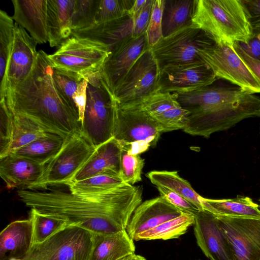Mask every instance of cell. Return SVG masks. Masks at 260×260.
Instances as JSON below:
<instances>
[{
  "mask_svg": "<svg viewBox=\"0 0 260 260\" xmlns=\"http://www.w3.org/2000/svg\"><path fill=\"white\" fill-rule=\"evenodd\" d=\"M21 189L20 201L49 217L76 225L94 234H109L126 230L142 201V188L127 183L95 195H77L60 189Z\"/></svg>",
  "mask_w": 260,
  "mask_h": 260,
  "instance_id": "6da1fadb",
  "label": "cell"
},
{
  "mask_svg": "<svg viewBox=\"0 0 260 260\" xmlns=\"http://www.w3.org/2000/svg\"><path fill=\"white\" fill-rule=\"evenodd\" d=\"M43 50L38 56L27 78L6 96L10 109L24 116L47 133L64 139L75 133L81 134L78 118L63 101L52 78V66Z\"/></svg>",
  "mask_w": 260,
  "mask_h": 260,
  "instance_id": "7a4b0ae2",
  "label": "cell"
},
{
  "mask_svg": "<svg viewBox=\"0 0 260 260\" xmlns=\"http://www.w3.org/2000/svg\"><path fill=\"white\" fill-rule=\"evenodd\" d=\"M190 92L176 94L180 106L189 112L183 131L209 138L248 118L260 117V98L238 86L214 83Z\"/></svg>",
  "mask_w": 260,
  "mask_h": 260,
  "instance_id": "3957f363",
  "label": "cell"
},
{
  "mask_svg": "<svg viewBox=\"0 0 260 260\" xmlns=\"http://www.w3.org/2000/svg\"><path fill=\"white\" fill-rule=\"evenodd\" d=\"M192 25L216 43H246L251 26L239 0H196Z\"/></svg>",
  "mask_w": 260,
  "mask_h": 260,
  "instance_id": "277c9868",
  "label": "cell"
},
{
  "mask_svg": "<svg viewBox=\"0 0 260 260\" xmlns=\"http://www.w3.org/2000/svg\"><path fill=\"white\" fill-rule=\"evenodd\" d=\"M81 134L95 148L113 137L115 102L99 71L89 74Z\"/></svg>",
  "mask_w": 260,
  "mask_h": 260,
  "instance_id": "5b68a950",
  "label": "cell"
},
{
  "mask_svg": "<svg viewBox=\"0 0 260 260\" xmlns=\"http://www.w3.org/2000/svg\"><path fill=\"white\" fill-rule=\"evenodd\" d=\"M94 234L70 224L40 243L32 244L23 260H90Z\"/></svg>",
  "mask_w": 260,
  "mask_h": 260,
  "instance_id": "8992f818",
  "label": "cell"
},
{
  "mask_svg": "<svg viewBox=\"0 0 260 260\" xmlns=\"http://www.w3.org/2000/svg\"><path fill=\"white\" fill-rule=\"evenodd\" d=\"M161 133L159 124L146 112L137 107L120 108L115 102L113 137L129 154L140 155L155 146Z\"/></svg>",
  "mask_w": 260,
  "mask_h": 260,
  "instance_id": "52a82bcc",
  "label": "cell"
},
{
  "mask_svg": "<svg viewBox=\"0 0 260 260\" xmlns=\"http://www.w3.org/2000/svg\"><path fill=\"white\" fill-rule=\"evenodd\" d=\"M215 43L210 35L192 25L162 38L151 49L160 71L167 66L204 62L200 51Z\"/></svg>",
  "mask_w": 260,
  "mask_h": 260,
  "instance_id": "ba28073f",
  "label": "cell"
},
{
  "mask_svg": "<svg viewBox=\"0 0 260 260\" xmlns=\"http://www.w3.org/2000/svg\"><path fill=\"white\" fill-rule=\"evenodd\" d=\"M95 149L80 133L68 136L58 153L46 164L40 179L26 189H45L54 184L68 186Z\"/></svg>",
  "mask_w": 260,
  "mask_h": 260,
  "instance_id": "9c48e42d",
  "label": "cell"
},
{
  "mask_svg": "<svg viewBox=\"0 0 260 260\" xmlns=\"http://www.w3.org/2000/svg\"><path fill=\"white\" fill-rule=\"evenodd\" d=\"M160 70L151 48L136 61L115 88L113 96L123 108L135 107L157 91Z\"/></svg>",
  "mask_w": 260,
  "mask_h": 260,
  "instance_id": "30bf717a",
  "label": "cell"
},
{
  "mask_svg": "<svg viewBox=\"0 0 260 260\" xmlns=\"http://www.w3.org/2000/svg\"><path fill=\"white\" fill-rule=\"evenodd\" d=\"M109 54L103 43L72 37L47 57L54 68L85 75L99 71Z\"/></svg>",
  "mask_w": 260,
  "mask_h": 260,
  "instance_id": "8fae6325",
  "label": "cell"
},
{
  "mask_svg": "<svg viewBox=\"0 0 260 260\" xmlns=\"http://www.w3.org/2000/svg\"><path fill=\"white\" fill-rule=\"evenodd\" d=\"M202 60L211 68L217 79L226 80L245 92L260 93V82L240 58L233 45L215 43L199 52Z\"/></svg>",
  "mask_w": 260,
  "mask_h": 260,
  "instance_id": "7c38bea8",
  "label": "cell"
},
{
  "mask_svg": "<svg viewBox=\"0 0 260 260\" xmlns=\"http://www.w3.org/2000/svg\"><path fill=\"white\" fill-rule=\"evenodd\" d=\"M216 216L235 260H260V217Z\"/></svg>",
  "mask_w": 260,
  "mask_h": 260,
  "instance_id": "4fadbf2b",
  "label": "cell"
},
{
  "mask_svg": "<svg viewBox=\"0 0 260 260\" xmlns=\"http://www.w3.org/2000/svg\"><path fill=\"white\" fill-rule=\"evenodd\" d=\"M217 80L205 62L167 66L160 71L157 91L186 93L210 85Z\"/></svg>",
  "mask_w": 260,
  "mask_h": 260,
  "instance_id": "5bb4252c",
  "label": "cell"
},
{
  "mask_svg": "<svg viewBox=\"0 0 260 260\" xmlns=\"http://www.w3.org/2000/svg\"><path fill=\"white\" fill-rule=\"evenodd\" d=\"M149 48L145 32L137 37L125 39L110 51L100 72L112 95L130 68Z\"/></svg>",
  "mask_w": 260,
  "mask_h": 260,
  "instance_id": "9a60e30c",
  "label": "cell"
},
{
  "mask_svg": "<svg viewBox=\"0 0 260 260\" xmlns=\"http://www.w3.org/2000/svg\"><path fill=\"white\" fill-rule=\"evenodd\" d=\"M193 225L197 245L206 257L210 260H235L232 246L215 214L199 210L194 215Z\"/></svg>",
  "mask_w": 260,
  "mask_h": 260,
  "instance_id": "2e32d148",
  "label": "cell"
},
{
  "mask_svg": "<svg viewBox=\"0 0 260 260\" xmlns=\"http://www.w3.org/2000/svg\"><path fill=\"white\" fill-rule=\"evenodd\" d=\"M14 35L13 45L6 72L7 92L14 89L27 78L38 56V43L16 22Z\"/></svg>",
  "mask_w": 260,
  "mask_h": 260,
  "instance_id": "e0dca14e",
  "label": "cell"
},
{
  "mask_svg": "<svg viewBox=\"0 0 260 260\" xmlns=\"http://www.w3.org/2000/svg\"><path fill=\"white\" fill-rule=\"evenodd\" d=\"M182 213L160 196L146 200L135 209L126 231L133 240L137 235L178 217Z\"/></svg>",
  "mask_w": 260,
  "mask_h": 260,
  "instance_id": "ac0fdd59",
  "label": "cell"
},
{
  "mask_svg": "<svg viewBox=\"0 0 260 260\" xmlns=\"http://www.w3.org/2000/svg\"><path fill=\"white\" fill-rule=\"evenodd\" d=\"M46 164L10 154L1 158L0 176L8 189L28 188L42 177Z\"/></svg>",
  "mask_w": 260,
  "mask_h": 260,
  "instance_id": "d6986e66",
  "label": "cell"
},
{
  "mask_svg": "<svg viewBox=\"0 0 260 260\" xmlns=\"http://www.w3.org/2000/svg\"><path fill=\"white\" fill-rule=\"evenodd\" d=\"M12 18L38 43L48 41L47 27V0H12Z\"/></svg>",
  "mask_w": 260,
  "mask_h": 260,
  "instance_id": "ffe728a7",
  "label": "cell"
},
{
  "mask_svg": "<svg viewBox=\"0 0 260 260\" xmlns=\"http://www.w3.org/2000/svg\"><path fill=\"white\" fill-rule=\"evenodd\" d=\"M122 150V145L114 137L101 144L95 148L89 159L76 174L71 183L100 174L120 176Z\"/></svg>",
  "mask_w": 260,
  "mask_h": 260,
  "instance_id": "44dd1931",
  "label": "cell"
},
{
  "mask_svg": "<svg viewBox=\"0 0 260 260\" xmlns=\"http://www.w3.org/2000/svg\"><path fill=\"white\" fill-rule=\"evenodd\" d=\"M135 22L128 13L119 19L95 24L88 28L73 30L72 37L88 38L106 45L110 51L125 39L133 37Z\"/></svg>",
  "mask_w": 260,
  "mask_h": 260,
  "instance_id": "7402d4cb",
  "label": "cell"
},
{
  "mask_svg": "<svg viewBox=\"0 0 260 260\" xmlns=\"http://www.w3.org/2000/svg\"><path fill=\"white\" fill-rule=\"evenodd\" d=\"M29 219L11 222L0 233V260L23 258L32 245Z\"/></svg>",
  "mask_w": 260,
  "mask_h": 260,
  "instance_id": "603a6c76",
  "label": "cell"
},
{
  "mask_svg": "<svg viewBox=\"0 0 260 260\" xmlns=\"http://www.w3.org/2000/svg\"><path fill=\"white\" fill-rule=\"evenodd\" d=\"M76 0H47V27L51 47H59L72 35Z\"/></svg>",
  "mask_w": 260,
  "mask_h": 260,
  "instance_id": "cb8c5ba5",
  "label": "cell"
},
{
  "mask_svg": "<svg viewBox=\"0 0 260 260\" xmlns=\"http://www.w3.org/2000/svg\"><path fill=\"white\" fill-rule=\"evenodd\" d=\"M134 240L126 230L109 234H94L90 260H118L135 254Z\"/></svg>",
  "mask_w": 260,
  "mask_h": 260,
  "instance_id": "d4e9b609",
  "label": "cell"
},
{
  "mask_svg": "<svg viewBox=\"0 0 260 260\" xmlns=\"http://www.w3.org/2000/svg\"><path fill=\"white\" fill-rule=\"evenodd\" d=\"M196 0H165L162 34L166 38L192 25Z\"/></svg>",
  "mask_w": 260,
  "mask_h": 260,
  "instance_id": "484cf974",
  "label": "cell"
},
{
  "mask_svg": "<svg viewBox=\"0 0 260 260\" xmlns=\"http://www.w3.org/2000/svg\"><path fill=\"white\" fill-rule=\"evenodd\" d=\"M204 210L216 215L260 217L259 205L248 197L237 196L230 199L214 200L201 196Z\"/></svg>",
  "mask_w": 260,
  "mask_h": 260,
  "instance_id": "4316f807",
  "label": "cell"
},
{
  "mask_svg": "<svg viewBox=\"0 0 260 260\" xmlns=\"http://www.w3.org/2000/svg\"><path fill=\"white\" fill-rule=\"evenodd\" d=\"M65 139L58 135L46 133L11 154L25 157L40 164H47L60 151Z\"/></svg>",
  "mask_w": 260,
  "mask_h": 260,
  "instance_id": "83f0119b",
  "label": "cell"
},
{
  "mask_svg": "<svg viewBox=\"0 0 260 260\" xmlns=\"http://www.w3.org/2000/svg\"><path fill=\"white\" fill-rule=\"evenodd\" d=\"M146 177L156 186L167 188L183 197L199 210H204L200 196L187 180L181 178L177 171H153L147 173Z\"/></svg>",
  "mask_w": 260,
  "mask_h": 260,
  "instance_id": "f1b7e54d",
  "label": "cell"
},
{
  "mask_svg": "<svg viewBox=\"0 0 260 260\" xmlns=\"http://www.w3.org/2000/svg\"><path fill=\"white\" fill-rule=\"evenodd\" d=\"M194 223V215L183 213L178 217L137 235L133 240H167L177 239L184 234Z\"/></svg>",
  "mask_w": 260,
  "mask_h": 260,
  "instance_id": "f546056e",
  "label": "cell"
},
{
  "mask_svg": "<svg viewBox=\"0 0 260 260\" xmlns=\"http://www.w3.org/2000/svg\"><path fill=\"white\" fill-rule=\"evenodd\" d=\"M125 183L119 175L104 173L73 182L68 186L73 194L88 196L101 194Z\"/></svg>",
  "mask_w": 260,
  "mask_h": 260,
  "instance_id": "4dcf8cb0",
  "label": "cell"
},
{
  "mask_svg": "<svg viewBox=\"0 0 260 260\" xmlns=\"http://www.w3.org/2000/svg\"><path fill=\"white\" fill-rule=\"evenodd\" d=\"M15 23L12 17L0 10V98L7 94L6 72L14 42Z\"/></svg>",
  "mask_w": 260,
  "mask_h": 260,
  "instance_id": "1f68e13d",
  "label": "cell"
},
{
  "mask_svg": "<svg viewBox=\"0 0 260 260\" xmlns=\"http://www.w3.org/2000/svg\"><path fill=\"white\" fill-rule=\"evenodd\" d=\"M11 112L13 127L8 155L47 133L27 117Z\"/></svg>",
  "mask_w": 260,
  "mask_h": 260,
  "instance_id": "d6a6232c",
  "label": "cell"
},
{
  "mask_svg": "<svg viewBox=\"0 0 260 260\" xmlns=\"http://www.w3.org/2000/svg\"><path fill=\"white\" fill-rule=\"evenodd\" d=\"M52 70L53 80L57 91L64 103L77 116L79 121L74 102V96L79 85L85 75L53 67Z\"/></svg>",
  "mask_w": 260,
  "mask_h": 260,
  "instance_id": "836d02e7",
  "label": "cell"
},
{
  "mask_svg": "<svg viewBox=\"0 0 260 260\" xmlns=\"http://www.w3.org/2000/svg\"><path fill=\"white\" fill-rule=\"evenodd\" d=\"M32 223V244L40 243L65 227L62 221L46 216L30 209L29 218Z\"/></svg>",
  "mask_w": 260,
  "mask_h": 260,
  "instance_id": "e575fe53",
  "label": "cell"
},
{
  "mask_svg": "<svg viewBox=\"0 0 260 260\" xmlns=\"http://www.w3.org/2000/svg\"><path fill=\"white\" fill-rule=\"evenodd\" d=\"M135 0H99L95 24L114 20L128 13Z\"/></svg>",
  "mask_w": 260,
  "mask_h": 260,
  "instance_id": "d590c367",
  "label": "cell"
},
{
  "mask_svg": "<svg viewBox=\"0 0 260 260\" xmlns=\"http://www.w3.org/2000/svg\"><path fill=\"white\" fill-rule=\"evenodd\" d=\"M99 0H76L72 17L73 30H82L95 25Z\"/></svg>",
  "mask_w": 260,
  "mask_h": 260,
  "instance_id": "8d00e7d4",
  "label": "cell"
},
{
  "mask_svg": "<svg viewBox=\"0 0 260 260\" xmlns=\"http://www.w3.org/2000/svg\"><path fill=\"white\" fill-rule=\"evenodd\" d=\"M144 159L139 154H130L122 149L120 161V176L126 183L133 185L142 180Z\"/></svg>",
  "mask_w": 260,
  "mask_h": 260,
  "instance_id": "74e56055",
  "label": "cell"
},
{
  "mask_svg": "<svg viewBox=\"0 0 260 260\" xmlns=\"http://www.w3.org/2000/svg\"><path fill=\"white\" fill-rule=\"evenodd\" d=\"M189 112L181 106L153 118L159 124L162 133L185 128L189 123Z\"/></svg>",
  "mask_w": 260,
  "mask_h": 260,
  "instance_id": "f35d334b",
  "label": "cell"
},
{
  "mask_svg": "<svg viewBox=\"0 0 260 260\" xmlns=\"http://www.w3.org/2000/svg\"><path fill=\"white\" fill-rule=\"evenodd\" d=\"M0 158L8 154L13 127V114L6 97L0 100Z\"/></svg>",
  "mask_w": 260,
  "mask_h": 260,
  "instance_id": "ab89813d",
  "label": "cell"
},
{
  "mask_svg": "<svg viewBox=\"0 0 260 260\" xmlns=\"http://www.w3.org/2000/svg\"><path fill=\"white\" fill-rule=\"evenodd\" d=\"M165 0H154L150 19L146 34L149 47L155 45L162 37V16Z\"/></svg>",
  "mask_w": 260,
  "mask_h": 260,
  "instance_id": "60d3db41",
  "label": "cell"
},
{
  "mask_svg": "<svg viewBox=\"0 0 260 260\" xmlns=\"http://www.w3.org/2000/svg\"><path fill=\"white\" fill-rule=\"evenodd\" d=\"M156 187L160 197L182 212L195 215L199 211L195 205L178 194L162 186Z\"/></svg>",
  "mask_w": 260,
  "mask_h": 260,
  "instance_id": "b9f144b4",
  "label": "cell"
},
{
  "mask_svg": "<svg viewBox=\"0 0 260 260\" xmlns=\"http://www.w3.org/2000/svg\"><path fill=\"white\" fill-rule=\"evenodd\" d=\"M251 28V35L247 43H237L248 55L260 60V25Z\"/></svg>",
  "mask_w": 260,
  "mask_h": 260,
  "instance_id": "7bdbcfd3",
  "label": "cell"
},
{
  "mask_svg": "<svg viewBox=\"0 0 260 260\" xmlns=\"http://www.w3.org/2000/svg\"><path fill=\"white\" fill-rule=\"evenodd\" d=\"M154 0L147 2L135 22L133 37H138L146 32L152 14Z\"/></svg>",
  "mask_w": 260,
  "mask_h": 260,
  "instance_id": "ee69618b",
  "label": "cell"
},
{
  "mask_svg": "<svg viewBox=\"0 0 260 260\" xmlns=\"http://www.w3.org/2000/svg\"><path fill=\"white\" fill-rule=\"evenodd\" d=\"M251 27L260 25V0H239Z\"/></svg>",
  "mask_w": 260,
  "mask_h": 260,
  "instance_id": "f6af8a7d",
  "label": "cell"
},
{
  "mask_svg": "<svg viewBox=\"0 0 260 260\" xmlns=\"http://www.w3.org/2000/svg\"><path fill=\"white\" fill-rule=\"evenodd\" d=\"M232 45L237 54L260 82V60L254 59L248 55L237 43Z\"/></svg>",
  "mask_w": 260,
  "mask_h": 260,
  "instance_id": "bcb514c9",
  "label": "cell"
},
{
  "mask_svg": "<svg viewBox=\"0 0 260 260\" xmlns=\"http://www.w3.org/2000/svg\"><path fill=\"white\" fill-rule=\"evenodd\" d=\"M147 0H135L132 8L128 12V14L133 18L134 22L142 11Z\"/></svg>",
  "mask_w": 260,
  "mask_h": 260,
  "instance_id": "7dc6e473",
  "label": "cell"
},
{
  "mask_svg": "<svg viewBox=\"0 0 260 260\" xmlns=\"http://www.w3.org/2000/svg\"><path fill=\"white\" fill-rule=\"evenodd\" d=\"M145 257L140 255L135 254L128 255L127 256L124 257L118 260H142Z\"/></svg>",
  "mask_w": 260,
  "mask_h": 260,
  "instance_id": "c3c4849f",
  "label": "cell"
},
{
  "mask_svg": "<svg viewBox=\"0 0 260 260\" xmlns=\"http://www.w3.org/2000/svg\"><path fill=\"white\" fill-rule=\"evenodd\" d=\"M8 260H23L22 258H11L9 259Z\"/></svg>",
  "mask_w": 260,
  "mask_h": 260,
  "instance_id": "681fc988",
  "label": "cell"
},
{
  "mask_svg": "<svg viewBox=\"0 0 260 260\" xmlns=\"http://www.w3.org/2000/svg\"><path fill=\"white\" fill-rule=\"evenodd\" d=\"M142 260H146V258H144L143 259H142Z\"/></svg>",
  "mask_w": 260,
  "mask_h": 260,
  "instance_id": "f907efd6",
  "label": "cell"
},
{
  "mask_svg": "<svg viewBox=\"0 0 260 260\" xmlns=\"http://www.w3.org/2000/svg\"><path fill=\"white\" fill-rule=\"evenodd\" d=\"M259 201H260V199H259ZM259 207L260 208V204H259Z\"/></svg>",
  "mask_w": 260,
  "mask_h": 260,
  "instance_id": "816d5d0a",
  "label": "cell"
},
{
  "mask_svg": "<svg viewBox=\"0 0 260 260\" xmlns=\"http://www.w3.org/2000/svg\"><path fill=\"white\" fill-rule=\"evenodd\" d=\"M259 129H260V128H259Z\"/></svg>",
  "mask_w": 260,
  "mask_h": 260,
  "instance_id": "f5cc1de1",
  "label": "cell"
}]
</instances>
